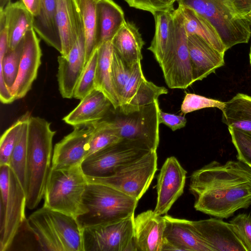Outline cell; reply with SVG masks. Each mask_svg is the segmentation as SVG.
<instances>
[{
	"label": "cell",
	"mask_w": 251,
	"mask_h": 251,
	"mask_svg": "<svg viewBox=\"0 0 251 251\" xmlns=\"http://www.w3.org/2000/svg\"><path fill=\"white\" fill-rule=\"evenodd\" d=\"M189 190L196 210L227 219L251 205V168L239 160L213 161L192 173Z\"/></svg>",
	"instance_id": "6da1fadb"
},
{
	"label": "cell",
	"mask_w": 251,
	"mask_h": 251,
	"mask_svg": "<svg viewBox=\"0 0 251 251\" xmlns=\"http://www.w3.org/2000/svg\"><path fill=\"white\" fill-rule=\"evenodd\" d=\"M56 131L45 119L30 116L27 122L26 207L36 208L44 197L51 168L52 140Z\"/></svg>",
	"instance_id": "7a4b0ae2"
},
{
	"label": "cell",
	"mask_w": 251,
	"mask_h": 251,
	"mask_svg": "<svg viewBox=\"0 0 251 251\" xmlns=\"http://www.w3.org/2000/svg\"><path fill=\"white\" fill-rule=\"evenodd\" d=\"M26 222L40 250L84 251L82 227L77 219L43 206Z\"/></svg>",
	"instance_id": "3957f363"
},
{
	"label": "cell",
	"mask_w": 251,
	"mask_h": 251,
	"mask_svg": "<svg viewBox=\"0 0 251 251\" xmlns=\"http://www.w3.org/2000/svg\"><path fill=\"white\" fill-rule=\"evenodd\" d=\"M83 202L87 212L77 218L82 228L108 225L134 215L138 201L110 186L88 182Z\"/></svg>",
	"instance_id": "277c9868"
},
{
	"label": "cell",
	"mask_w": 251,
	"mask_h": 251,
	"mask_svg": "<svg viewBox=\"0 0 251 251\" xmlns=\"http://www.w3.org/2000/svg\"><path fill=\"white\" fill-rule=\"evenodd\" d=\"M88 182L80 166L51 168L44 191V205L76 219L86 213L83 202Z\"/></svg>",
	"instance_id": "5b68a950"
},
{
	"label": "cell",
	"mask_w": 251,
	"mask_h": 251,
	"mask_svg": "<svg viewBox=\"0 0 251 251\" xmlns=\"http://www.w3.org/2000/svg\"><path fill=\"white\" fill-rule=\"evenodd\" d=\"M178 6L192 8L207 19L218 33L226 50L248 43L251 20L236 14L232 0H177Z\"/></svg>",
	"instance_id": "8992f818"
},
{
	"label": "cell",
	"mask_w": 251,
	"mask_h": 251,
	"mask_svg": "<svg viewBox=\"0 0 251 251\" xmlns=\"http://www.w3.org/2000/svg\"><path fill=\"white\" fill-rule=\"evenodd\" d=\"M159 109L158 100L127 113L113 107L102 121L121 139L138 141L156 151L159 143Z\"/></svg>",
	"instance_id": "52a82bcc"
},
{
	"label": "cell",
	"mask_w": 251,
	"mask_h": 251,
	"mask_svg": "<svg viewBox=\"0 0 251 251\" xmlns=\"http://www.w3.org/2000/svg\"><path fill=\"white\" fill-rule=\"evenodd\" d=\"M0 251L11 247L26 221V193L8 165L0 166Z\"/></svg>",
	"instance_id": "ba28073f"
},
{
	"label": "cell",
	"mask_w": 251,
	"mask_h": 251,
	"mask_svg": "<svg viewBox=\"0 0 251 251\" xmlns=\"http://www.w3.org/2000/svg\"><path fill=\"white\" fill-rule=\"evenodd\" d=\"M175 34L173 43L159 64L168 87L186 89L194 82L187 37L182 15L177 8L173 11Z\"/></svg>",
	"instance_id": "9c48e42d"
},
{
	"label": "cell",
	"mask_w": 251,
	"mask_h": 251,
	"mask_svg": "<svg viewBox=\"0 0 251 251\" xmlns=\"http://www.w3.org/2000/svg\"><path fill=\"white\" fill-rule=\"evenodd\" d=\"M157 170L156 151H151L110 176L96 178L86 177L88 182L110 186L139 201L148 190Z\"/></svg>",
	"instance_id": "30bf717a"
},
{
	"label": "cell",
	"mask_w": 251,
	"mask_h": 251,
	"mask_svg": "<svg viewBox=\"0 0 251 251\" xmlns=\"http://www.w3.org/2000/svg\"><path fill=\"white\" fill-rule=\"evenodd\" d=\"M151 151L141 142L122 140L88 156L80 166L87 177H107Z\"/></svg>",
	"instance_id": "8fae6325"
},
{
	"label": "cell",
	"mask_w": 251,
	"mask_h": 251,
	"mask_svg": "<svg viewBox=\"0 0 251 251\" xmlns=\"http://www.w3.org/2000/svg\"><path fill=\"white\" fill-rule=\"evenodd\" d=\"M134 215L117 222L82 228L84 251H136Z\"/></svg>",
	"instance_id": "7c38bea8"
},
{
	"label": "cell",
	"mask_w": 251,
	"mask_h": 251,
	"mask_svg": "<svg viewBox=\"0 0 251 251\" xmlns=\"http://www.w3.org/2000/svg\"><path fill=\"white\" fill-rule=\"evenodd\" d=\"M94 125L74 127L73 130L54 146L51 168L61 169L81 166L87 157Z\"/></svg>",
	"instance_id": "4fadbf2b"
},
{
	"label": "cell",
	"mask_w": 251,
	"mask_h": 251,
	"mask_svg": "<svg viewBox=\"0 0 251 251\" xmlns=\"http://www.w3.org/2000/svg\"><path fill=\"white\" fill-rule=\"evenodd\" d=\"M186 174L175 157L166 159L157 176V201L153 210L156 214H166L183 194Z\"/></svg>",
	"instance_id": "5bb4252c"
},
{
	"label": "cell",
	"mask_w": 251,
	"mask_h": 251,
	"mask_svg": "<svg viewBox=\"0 0 251 251\" xmlns=\"http://www.w3.org/2000/svg\"><path fill=\"white\" fill-rule=\"evenodd\" d=\"M23 47L18 75L11 89L16 100L24 98L36 79L41 63L40 40L33 28L27 31L23 39Z\"/></svg>",
	"instance_id": "9a60e30c"
},
{
	"label": "cell",
	"mask_w": 251,
	"mask_h": 251,
	"mask_svg": "<svg viewBox=\"0 0 251 251\" xmlns=\"http://www.w3.org/2000/svg\"><path fill=\"white\" fill-rule=\"evenodd\" d=\"M191 224L212 251H247L229 222L210 218L191 221Z\"/></svg>",
	"instance_id": "2e32d148"
},
{
	"label": "cell",
	"mask_w": 251,
	"mask_h": 251,
	"mask_svg": "<svg viewBox=\"0 0 251 251\" xmlns=\"http://www.w3.org/2000/svg\"><path fill=\"white\" fill-rule=\"evenodd\" d=\"M58 88L63 98H74L75 86L86 64L85 39L84 29L68 53L57 57Z\"/></svg>",
	"instance_id": "e0dca14e"
},
{
	"label": "cell",
	"mask_w": 251,
	"mask_h": 251,
	"mask_svg": "<svg viewBox=\"0 0 251 251\" xmlns=\"http://www.w3.org/2000/svg\"><path fill=\"white\" fill-rule=\"evenodd\" d=\"M164 216L149 210L134 217L133 235L136 251H162L164 240Z\"/></svg>",
	"instance_id": "ac0fdd59"
},
{
	"label": "cell",
	"mask_w": 251,
	"mask_h": 251,
	"mask_svg": "<svg viewBox=\"0 0 251 251\" xmlns=\"http://www.w3.org/2000/svg\"><path fill=\"white\" fill-rule=\"evenodd\" d=\"M187 44L194 82L201 80L225 64V54L197 35L188 36Z\"/></svg>",
	"instance_id": "d6986e66"
},
{
	"label": "cell",
	"mask_w": 251,
	"mask_h": 251,
	"mask_svg": "<svg viewBox=\"0 0 251 251\" xmlns=\"http://www.w3.org/2000/svg\"><path fill=\"white\" fill-rule=\"evenodd\" d=\"M113 107L104 94L95 89L62 120L74 127L93 125L103 120Z\"/></svg>",
	"instance_id": "ffe728a7"
},
{
	"label": "cell",
	"mask_w": 251,
	"mask_h": 251,
	"mask_svg": "<svg viewBox=\"0 0 251 251\" xmlns=\"http://www.w3.org/2000/svg\"><path fill=\"white\" fill-rule=\"evenodd\" d=\"M56 22L61 43L60 54L66 56L83 29L77 0H57Z\"/></svg>",
	"instance_id": "44dd1931"
},
{
	"label": "cell",
	"mask_w": 251,
	"mask_h": 251,
	"mask_svg": "<svg viewBox=\"0 0 251 251\" xmlns=\"http://www.w3.org/2000/svg\"><path fill=\"white\" fill-rule=\"evenodd\" d=\"M165 228L164 240L176 247L179 251H212L195 230L191 221L164 216Z\"/></svg>",
	"instance_id": "7402d4cb"
},
{
	"label": "cell",
	"mask_w": 251,
	"mask_h": 251,
	"mask_svg": "<svg viewBox=\"0 0 251 251\" xmlns=\"http://www.w3.org/2000/svg\"><path fill=\"white\" fill-rule=\"evenodd\" d=\"M114 50L129 66L141 61L145 43L139 28L132 22L125 21L112 40Z\"/></svg>",
	"instance_id": "603a6c76"
},
{
	"label": "cell",
	"mask_w": 251,
	"mask_h": 251,
	"mask_svg": "<svg viewBox=\"0 0 251 251\" xmlns=\"http://www.w3.org/2000/svg\"><path fill=\"white\" fill-rule=\"evenodd\" d=\"M97 48L112 41L126 20L122 8L113 0H99L97 6Z\"/></svg>",
	"instance_id": "cb8c5ba5"
},
{
	"label": "cell",
	"mask_w": 251,
	"mask_h": 251,
	"mask_svg": "<svg viewBox=\"0 0 251 251\" xmlns=\"http://www.w3.org/2000/svg\"><path fill=\"white\" fill-rule=\"evenodd\" d=\"M8 31L9 50H14L27 31L33 28V15L20 1L9 2L3 9Z\"/></svg>",
	"instance_id": "d4e9b609"
},
{
	"label": "cell",
	"mask_w": 251,
	"mask_h": 251,
	"mask_svg": "<svg viewBox=\"0 0 251 251\" xmlns=\"http://www.w3.org/2000/svg\"><path fill=\"white\" fill-rule=\"evenodd\" d=\"M57 0H41L40 10L34 17L33 29L41 39L60 53L61 43L56 22Z\"/></svg>",
	"instance_id": "484cf974"
},
{
	"label": "cell",
	"mask_w": 251,
	"mask_h": 251,
	"mask_svg": "<svg viewBox=\"0 0 251 251\" xmlns=\"http://www.w3.org/2000/svg\"><path fill=\"white\" fill-rule=\"evenodd\" d=\"M187 36L197 35L210 44L220 52L227 50L217 31L204 17L191 8L178 6Z\"/></svg>",
	"instance_id": "4316f807"
},
{
	"label": "cell",
	"mask_w": 251,
	"mask_h": 251,
	"mask_svg": "<svg viewBox=\"0 0 251 251\" xmlns=\"http://www.w3.org/2000/svg\"><path fill=\"white\" fill-rule=\"evenodd\" d=\"M97 49L98 55L95 80V89L103 93L116 109L120 103L112 80L111 65L113 52L112 41L102 44Z\"/></svg>",
	"instance_id": "83f0119b"
},
{
	"label": "cell",
	"mask_w": 251,
	"mask_h": 251,
	"mask_svg": "<svg viewBox=\"0 0 251 251\" xmlns=\"http://www.w3.org/2000/svg\"><path fill=\"white\" fill-rule=\"evenodd\" d=\"M174 10L159 11L153 15L155 32L151 45L148 48L159 64L171 47L174 37Z\"/></svg>",
	"instance_id": "f1b7e54d"
},
{
	"label": "cell",
	"mask_w": 251,
	"mask_h": 251,
	"mask_svg": "<svg viewBox=\"0 0 251 251\" xmlns=\"http://www.w3.org/2000/svg\"><path fill=\"white\" fill-rule=\"evenodd\" d=\"M222 122L228 127H234L251 132V97L238 93L225 102Z\"/></svg>",
	"instance_id": "f546056e"
},
{
	"label": "cell",
	"mask_w": 251,
	"mask_h": 251,
	"mask_svg": "<svg viewBox=\"0 0 251 251\" xmlns=\"http://www.w3.org/2000/svg\"><path fill=\"white\" fill-rule=\"evenodd\" d=\"M99 0H77L81 15L86 48V63L97 49V6Z\"/></svg>",
	"instance_id": "4dcf8cb0"
},
{
	"label": "cell",
	"mask_w": 251,
	"mask_h": 251,
	"mask_svg": "<svg viewBox=\"0 0 251 251\" xmlns=\"http://www.w3.org/2000/svg\"><path fill=\"white\" fill-rule=\"evenodd\" d=\"M167 93L168 90L165 87L158 86L145 79L129 100L117 108L124 113L132 112L153 103L158 100L160 96Z\"/></svg>",
	"instance_id": "1f68e13d"
},
{
	"label": "cell",
	"mask_w": 251,
	"mask_h": 251,
	"mask_svg": "<svg viewBox=\"0 0 251 251\" xmlns=\"http://www.w3.org/2000/svg\"><path fill=\"white\" fill-rule=\"evenodd\" d=\"M30 116L27 117L23 124L9 165L19 179L25 193L27 185L26 162L27 122Z\"/></svg>",
	"instance_id": "d6a6232c"
},
{
	"label": "cell",
	"mask_w": 251,
	"mask_h": 251,
	"mask_svg": "<svg viewBox=\"0 0 251 251\" xmlns=\"http://www.w3.org/2000/svg\"><path fill=\"white\" fill-rule=\"evenodd\" d=\"M30 115L26 112L2 134L0 141V166L9 165L23 124Z\"/></svg>",
	"instance_id": "836d02e7"
},
{
	"label": "cell",
	"mask_w": 251,
	"mask_h": 251,
	"mask_svg": "<svg viewBox=\"0 0 251 251\" xmlns=\"http://www.w3.org/2000/svg\"><path fill=\"white\" fill-rule=\"evenodd\" d=\"M98 55L97 49L85 65L75 89L74 98L81 100L95 89V80Z\"/></svg>",
	"instance_id": "e575fe53"
},
{
	"label": "cell",
	"mask_w": 251,
	"mask_h": 251,
	"mask_svg": "<svg viewBox=\"0 0 251 251\" xmlns=\"http://www.w3.org/2000/svg\"><path fill=\"white\" fill-rule=\"evenodd\" d=\"M94 125L95 129L90 141L87 157L122 140L103 121Z\"/></svg>",
	"instance_id": "d590c367"
},
{
	"label": "cell",
	"mask_w": 251,
	"mask_h": 251,
	"mask_svg": "<svg viewBox=\"0 0 251 251\" xmlns=\"http://www.w3.org/2000/svg\"><path fill=\"white\" fill-rule=\"evenodd\" d=\"M132 67L126 63L113 49L111 65L112 80L120 103Z\"/></svg>",
	"instance_id": "8d00e7d4"
},
{
	"label": "cell",
	"mask_w": 251,
	"mask_h": 251,
	"mask_svg": "<svg viewBox=\"0 0 251 251\" xmlns=\"http://www.w3.org/2000/svg\"><path fill=\"white\" fill-rule=\"evenodd\" d=\"M232 142L237 151V158L251 168V132L228 127Z\"/></svg>",
	"instance_id": "74e56055"
},
{
	"label": "cell",
	"mask_w": 251,
	"mask_h": 251,
	"mask_svg": "<svg viewBox=\"0 0 251 251\" xmlns=\"http://www.w3.org/2000/svg\"><path fill=\"white\" fill-rule=\"evenodd\" d=\"M225 102L208 98L192 93H186L181 105V113L186 114L198 110L206 108L215 107L221 110Z\"/></svg>",
	"instance_id": "f35d334b"
},
{
	"label": "cell",
	"mask_w": 251,
	"mask_h": 251,
	"mask_svg": "<svg viewBox=\"0 0 251 251\" xmlns=\"http://www.w3.org/2000/svg\"><path fill=\"white\" fill-rule=\"evenodd\" d=\"M247 251H251V215L250 214H238L229 221Z\"/></svg>",
	"instance_id": "ab89813d"
},
{
	"label": "cell",
	"mask_w": 251,
	"mask_h": 251,
	"mask_svg": "<svg viewBox=\"0 0 251 251\" xmlns=\"http://www.w3.org/2000/svg\"><path fill=\"white\" fill-rule=\"evenodd\" d=\"M145 79L141 61L134 64L132 67L130 75L124 88L120 105L125 104L129 100Z\"/></svg>",
	"instance_id": "60d3db41"
},
{
	"label": "cell",
	"mask_w": 251,
	"mask_h": 251,
	"mask_svg": "<svg viewBox=\"0 0 251 251\" xmlns=\"http://www.w3.org/2000/svg\"><path fill=\"white\" fill-rule=\"evenodd\" d=\"M128 5L146 11L152 15L159 11L174 10V3L171 0H124Z\"/></svg>",
	"instance_id": "b9f144b4"
},
{
	"label": "cell",
	"mask_w": 251,
	"mask_h": 251,
	"mask_svg": "<svg viewBox=\"0 0 251 251\" xmlns=\"http://www.w3.org/2000/svg\"><path fill=\"white\" fill-rule=\"evenodd\" d=\"M159 122L168 126L172 131L184 127L187 123V120L183 116L170 114L159 110Z\"/></svg>",
	"instance_id": "7bdbcfd3"
},
{
	"label": "cell",
	"mask_w": 251,
	"mask_h": 251,
	"mask_svg": "<svg viewBox=\"0 0 251 251\" xmlns=\"http://www.w3.org/2000/svg\"><path fill=\"white\" fill-rule=\"evenodd\" d=\"M232 5L238 17L251 20V0H232Z\"/></svg>",
	"instance_id": "ee69618b"
},
{
	"label": "cell",
	"mask_w": 251,
	"mask_h": 251,
	"mask_svg": "<svg viewBox=\"0 0 251 251\" xmlns=\"http://www.w3.org/2000/svg\"><path fill=\"white\" fill-rule=\"evenodd\" d=\"M33 15L37 16L40 12L41 0H19Z\"/></svg>",
	"instance_id": "f6af8a7d"
},
{
	"label": "cell",
	"mask_w": 251,
	"mask_h": 251,
	"mask_svg": "<svg viewBox=\"0 0 251 251\" xmlns=\"http://www.w3.org/2000/svg\"><path fill=\"white\" fill-rule=\"evenodd\" d=\"M11 1V0H0V10L3 9L6 5Z\"/></svg>",
	"instance_id": "bcb514c9"
},
{
	"label": "cell",
	"mask_w": 251,
	"mask_h": 251,
	"mask_svg": "<svg viewBox=\"0 0 251 251\" xmlns=\"http://www.w3.org/2000/svg\"><path fill=\"white\" fill-rule=\"evenodd\" d=\"M249 56H250V65L251 66V48H250V52Z\"/></svg>",
	"instance_id": "7dc6e473"
},
{
	"label": "cell",
	"mask_w": 251,
	"mask_h": 251,
	"mask_svg": "<svg viewBox=\"0 0 251 251\" xmlns=\"http://www.w3.org/2000/svg\"><path fill=\"white\" fill-rule=\"evenodd\" d=\"M174 3H175L176 1H177V0H171Z\"/></svg>",
	"instance_id": "c3c4849f"
}]
</instances>
